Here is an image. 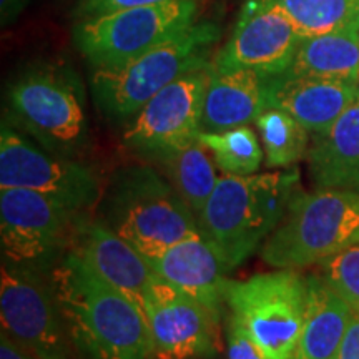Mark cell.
I'll return each mask as SVG.
<instances>
[{"mask_svg": "<svg viewBox=\"0 0 359 359\" xmlns=\"http://www.w3.org/2000/svg\"><path fill=\"white\" fill-rule=\"evenodd\" d=\"M32 0H0V24L8 27L24 13Z\"/></svg>", "mask_w": 359, "mask_h": 359, "instance_id": "31", "label": "cell"}, {"mask_svg": "<svg viewBox=\"0 0 359 359\" xmlns=\"http://www.w3.org/2000/svg\"><path fill=\"white\" fill-rule=\"evenodd\" d=\"M226 325V354L228 359H266L255 346V343L246 334L235 318H228Z\"/></svg>", "mask_w": 359, "mask_h": 359, "instance_id": "28", "label": "cell"}, {"mask_svg": "<svg viewBox=\"0 0 359 359\" xmlns=\"http://www.w3.org/2000/svg\"><path fill=\"white\" fill-rule=\"evenodd\" d=\"M198 142L212 154L215 165L224 175L248 177L263 163V147L248 125L224 132H200Z\"/></svg>", "mask_w": 359, "mask_h": 359, "instance_id": "25", "label": "cell"}, {"mask_svg": "<svg viewBox=\"0 0 359 359\" xmlns=\"http://www.w3.org/2000/svg\"><path fill=\"white\" fill-rule=\"evenodd\" d=\"M359 243V193L296 190L285 218L268 236L259 257L276 269L320 264Z\"/></svg>", "mask_w": 359, "mask_h": 359, "instance_id": "6", "label": "cell"}, {"mask_svg": "<svg viewBox=\"0 0 359 359\" xmlns=\"http://www.w3.org/2000/svg\"><path fill=\"white\" fill-rule=\"evenodd\" d=\"M80 215L42 193L25 188H0L4 264L45 275L50 273L70 250Z\"/></svg>", "mask_w": 359, "mask_h": 359, "instance_id": "9", "label": "cell"}, {"mask_svg": "<svg viewBox=\"0 0 359 359\" xmlns=\"http://www.w3.org/2000/svg\"><path fill=\"white\" fill-rule=\"evenodd\" d=\"M70 250L107 283L130 296L143 311L163 281L140 251L111 231L102 219H88L83 213L75 223Z\"/></svg>", "mask_w": 359, "mask_h": 359, "instance_id": "15", "label": "cell"}, {"mask_svg": "<svg viewBox=\"0 0 359 359\" xmlns=\"http://www.w3.org/2000/svg\"><path fill=\"white\" fill-rule=\"evenodd\" d=\"M206 151L208 150L196 140L156 161L161 167V173L195 213L196 219L208 203L219 178L215 170V161Z\"/></svg>", "mask_w": 359, "mask_h": 359, "instance_id": "22", "label": "cell"}, {"mask_svg": "<svg viewBox=\"0 0 359 359\" xmlns=\"http://www.w3.org/2000/svg\"><path fill=\"white\" fill-rule=\"evenodd\" d=\"M286 74L359 82V32L303 37Z\"/></svg>", "mask_w": 359, "mask_h": 359, "instance_id": "21", "label": "cell"}, {"mask_svg": "<svg viewBox=\"0 0 359 359\" xmlns=\"http://www.w3.org/2000/svg\"><path fill=\"white\" fill-rule=\"evenodd\" d=\"M72 344L85 359H154L147 314L69 250L48 273Z\"/></svg>", "mask_w": 359, "mask_h": 359, "instance_id": "1", "label": "cell"}, {"mask_svg": "<svg viewBox=\"0 0 359 359\" xmlns=\"http://www.w3.org/2000/svg\"><path fill=\"white\" fill-rule=\"evenodd\" d=\"M299 173L296 168L248 177L218 178L198 217L200 233L222 259L226 271L262 248L285 218Z\"/></svg>", "mask_w": 359, "mask_h": 359, "instance_id": "2", "label": "cell"}, {"mask_svg": "<svg viewBox=\"0 0 359 359\" xmlns=\"http://www.w3.org/2000/svg\"><path fill=\"white\" fill-rule=\"evenodd\" d=\"M198 19V0H177L80 19L72 40L93 67H115L154 50Z\"/></svg>", "mask_w": 359, "mask_h": 359, "instance_id": "8", "label": "cell"}, {"mask_svg": "<svg viewBox=\"0 0 359 359\" xmlns=\"http://www.w3.org/2000/svg\"><path fill=\"white\" fill-rule=\"evenodd\" d=\"M212 64L178 77L127 122L123 143L143 158L158 161L198 140L203 98Z\"/></svg>", "mask_w": 359, "mask_h": 359, "instance_id": "11", "label": "cell"}, {"mask_svg": "<svg viewBox=\"0 0 359 359\" xmlns=\"http://www.w3.org/2000/svg\"><path fill=\"white\" fill-rule=\"evenodd\" d=\"M222 37L212 22H196L185 32L122 65L93 67L90 92L97 109L115 123H127L167 85L212 64L210 52Z\"/></svg>", "mask_w": 359, "mask_h": 359, "instance_id": "5", "label": "cell"}, {"mask_svg": "<svg viewBox=\"0 0 359 359\" xmlns=\"http://www.w3.org/2000/svg\"><path fill=\"white\" fill-rule=\"evenodd\" d=\"M320 275L341 298L359 308V243L318 264Z\"/></svg>", "mask_w": 359, "mask_h": 359, "instance_id": "26", "label": "cell"}, {"mask_svg": "<svg viewBox=\"0 0 359 359\" xmlns=\"http://www.w3.org/2000/svg\"><path fill=\"white\" fill-rule=\"evenodd\" d=\"M266 110V77L246 69L217 70L203 98L201 132H224L243 127Z\"/></svg>", "mask_w": 359, "mask_h": 359, "instance_id": "19", "label": "cell"}, {"mask_svg": "<svg viewBox=\"0 0 359 359\" xmlns=\"http://www.w3.org/2000/svg\"><path fill=\"white\" fill-rule=\"evenodd\" d=\"M98 219L148 262L200 233L195 213L167 177L150 165L123 167L111 175L100 200Z\"/></svg>", "mask_w": 359, "mask_h": 359, "instance_id": "3", "label": "cell"}, {"mask_svg": "<svg viewBox=\"0 0 359 359\" xmlns=\"http://www.w3.org/2000/svg\"><path fill=\"white\" fill-rule=\"evenodd\" d=\"M255 123L262 135L268 168L291 167L308 155L309 132L286 111L266 109Z\"/></svg>", "mask_w": 359, "mask_h": 359, "instance_id": "24", "label": "cell"}, {"mask_svg": "<svg viewBox=\"0 0 359 359\" xmlns=\"http://www.w3.org/2000/svg\"><path fill=\"white\" fill-rule=\"evenodd\" d=\"M177 2V0H79L77 7L72 11L74 19H87V17L103 15L123 8H135L145 6H158V4Z\"/></svg>", "mask_w": 359, "mask_h": 359, "instance_id": "27", "label": "cell"}, {"mask_svg": "<svg viewBox=\"0 0 359 359\" xmlns=\"http://www.w3.org/2000/svg\"><path fill=\"white\" fill-rule=\"evenodd\" d=\"M154 359H212L219 320L195 299L161 281L145 308Z\"/></svg>", "mask_w": 359, "mask_h": 359, "instance_id": "14", "label": "cell"}, {"mask_svg": "<svg viewBox=\"0 0 359 359\" xmlns=\"http://www.w3.org/2000/svg\"><path fill=\"white\" fill-rule=\"evenodd\" d=\"M303 35L281 8L269 0H246L226 43L212 58L217 70L246 69L263 77L285 74Z\"/></svg>", "mask_w": 359, "mask_h": 359, "instance_id": "13", "label": "cell"}, {"mask_svg": "<svg viewBox=\"0 0 359 359\" xmlns=\"http://www.w3.org/2000/svg\"><path fill=\"white\" fill-rule=\"evenodd\" d=\"M359 98V82L281 74L266 79V109H280L309 133H321Z\"/></svg>", "mask_w": 359, "mask_h": 359, "instance_id": "16", "label": "cell"}, {"mask_svg": "<svg viewBox=\"0 0 359 359\" xmlns=\"http://www.w3.org/2000/svg\"><path fill=\"white\" fill-rule=\"evenodd\" d=\"M7 118L52 154L79 160L88 150L85 90L79 75L58 62L27 67L7 90Z\"/></svg>", "mask_w": 359, "mask_h": 359, "instance_id": "4", "label": "cell"}, {"mask_svg": "<svg viewBox=\"0 0 359 359\" xmlns=\"http://www.w3.org/2000/svg\"><path fill=\"white\" fill-rule=\"evenodd\" d=\"M336 359H359V308L353 309L346 334Z\"/></svg>", "mask_w": 359, "mask_h": 359, "instance_id": "29", "label": "cell"}, {"mask_svg": "<svg viewBox=\"0 0 359 359\" xmlns=\"http://www.w3.org/2000/svg\"><path fill=\"white\" fill-rule=\"evenodd\" d=\"M353 306L320 275L308 276L306 318L293 359H336Z\"/></svg>", "mask_w": 359, "mask_h": 359, "instance_id": "20", "label": "cell"}, {"mask_svg": "<svg viewBox=\"0 0 359 359\" xmlns=\"http://www.w3.org/2000/svg\"><path fill=\"white\" fill-rule=\"evenodd\" d=\"M2 331L40 359H70L72 339L50 276L2 264Z\"/></svg>", "mask_w": 359, "mask_h": 359, "instance_id": "12", "label": "cell"}, {"mask_svg": "<svg viewBox=\"0 0 359 359\" xmlns=\"http://www.w3.org/2000/svg\"><path fill=\"white\" fill-rule=\"evenodd\" d=\"M226 306L266 359H293L308 306V278L296 269L228 281Z\"/></svg>", "mask_w": 359, "mask_h": 359, "instance_id": "7", "label": "cell"}, {"mask_svg": "<svg viewBox=\"0 0 359 359\" xmlns=\"http://www.w3.org/2000/svg\"><path fill=\"white\" fill-rule=\"evenodd\" d=\"M150 266L170 286L195 299L201 306L222 318L226 304V268L201 233L178 241L158 257Z\"/></svg>", "mask_w": 359, "mask_h": 359, "instance_id": "17", "label": "cell"}, {"mask_svg": "<svg viewBox=\"0 0 359 359\" xmlns=\"http://www.w3.org/2000/svg\"><path fill=\"white\" fill-rule=\"evenodd\" d=\"M0 188H25L83 213L98 201V180L82 161L45 150L34 138L2 120Z\"/></svg>", "mask_w": 359, "mask_h": 359, "instance_id": "10", "label": "cell"}, {"mask_svg": "<svg viewBox=\"0 0 359 359\" xmlns=\"http://www.w3.org/2000/svg\"><path fill=\"white\" fill-rule=\"evenodd\" d=\"M306 161L316 190L359 193V98L330 128L313 133Z\"/></svg>", "mask_w": 359, "mask_h": 359, "instance_id": "18", "label": "cell"}, {"mask_svg": "<svg viewBox=\"0 0 359 359\" xmlns=\"http://www.w3.org/2000/svg\"><path fill=\"white\" fill-rule=\"evenodd\" d=\"M281 8L303 37L359 32V0H269Z\"/></svg>", "mask_w": 359, "mask_h": 359, "instance_id": "23", "label": "cell"}, {"mask_svg": "<svg viewBox=\"0 0 359 359\" xmlns=\"http://www.w3.org/2000/svg\"><path fill=\"white\" fill-rule=\"evenodd\" d=\"M0 359H40L7 333H0Z\"/></svg>", "mask_w": 359, "mask_h": 359, "instance_id": "30", "label": "cell"}]
</instances>
